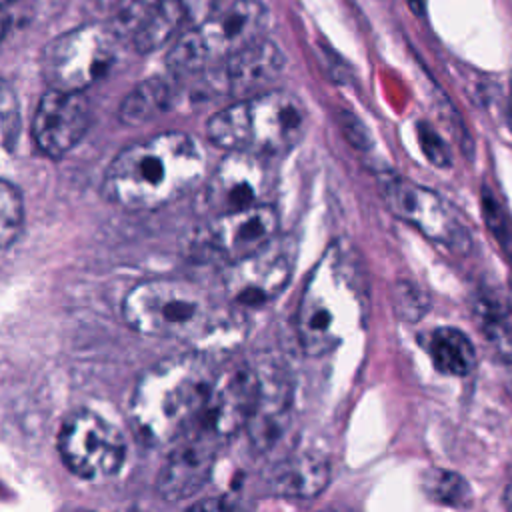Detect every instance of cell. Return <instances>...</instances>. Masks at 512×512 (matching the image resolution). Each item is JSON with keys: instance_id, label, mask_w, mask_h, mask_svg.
I'll list each match as a JSON object with an SVG mask.
<instances>
[{"instance_id": "8", "label": "cell", "mask_w": 512, "mask_h": 512, "mask_svg": "<svg viewBox=\"0 0 512 512\" xmlns=\"http://www.w3.org/2000/svg\"><path fill=\"white\" fill-rule=\"evenodd\" d=\"M58 452L64 466L84 480L114 476L126 460V440L116 424L102 414L78 408L58 432Z\"/></svg>"}, {"instance_id": "1", "label": "cell", "mask_w": 512, "mask_h": 512, "mask_svg": "<svg viewBox=\"0 0 512 512\" xmlns=\"http://www.w3.org/2000/svg\"><path fill=\"white\" fill-rule=\"evenodd\" d=\"M368 278L360 254L346 240L332 242L302 288L296 336L308 356H324L358 332L368 316Z\"/></svg>"}, {"instance_id": "28", "label": "cell", "mask_w": 512, "mask_h": 512, "mask_svg": "<svg viewBox=\"0 0 512 512\" xmlns=\"http://www.w3.org/2000/svg\"><path fill=\"white\" fill-rule=\"evenodd\" d=\"M502 502H504V506H506L508 510H512V482L506 486L504 496H502Z\"/></svg>"}, {"instance_id": "11", "label": "cell", "mask_w": 512, "mask_h": 512, "mask_svg": "<svg viewBox=\"0 0 512 512\" xmlns=\"http://www.w3.org/2000/svg\"><path fill=\"white\" fill-rule=\"evenodd\" d=\"M256 396V368L238 362L216 372L206 402L184 434H192L218 452L246 428Z\"/></svg>"}, {"instance_id": "2", "label": "cell", "mask_w": 512, "mask_h": 512, "mask_svg": "<svg viewBox=\"0 0 512 512\" xmlns=\"http://www.w3.org/2000/svg\"><path fill=\"white\" fill-rule=\"evenodd\" d=\"M206 170L202 144L186 132H160L122 148L110 162L102 192L126 210H154L196 188Z\"/></svg>"}, {"instance_id": "12", "label": "cell", "mask_w": 512, "mask_h": 512, "mask_svg": "<svg viewBox=\"0 0 512 512\" xmlns=\"http://www.w3.org/2000/svg\"><path fill=\"white\" fill-rule=\"evenodd\" d=\"M274 188L270 156L252 152H228L208 176L200 208L206 216L266 204Z\"/></svg>"}, {"instance_id": "29", "label": "cell", "mask_w": 512, "mask_h": 512, "mask_svg": "<svg viewBox=\"0 0 512 512\" xmlns=\"http://www.w3.org/2000/svg\"><path fill=\"white\" fill-rule=\"evenodd\" d=\"M6 24H8V20H6V14L0 10V40H2L4 32H6Z\"/></svg>"}, {"instance_id": "15", "label": "cell", "mask_w": 512, "mask_h": 512, "mask_svg": "<svg viewBox=\"0 0 512 512\" xmlns=\"http://www.w3.org/2000/svg\"><path fill=\"white\" fill-rule=\"evenodd\" d=\"M294 406V382L280 362L268 360L256 368V396L246 434L256 450L272 448L284 434Z\"/></svg>"}, {"instance_id": "22", "label": "cell", "mask_w": 512, "mask_h": 512, "mask_svg": "<svg viewBox=\"0 0 512 512\" xmlns=\"http://www.w3.org/2000/svg\"><path fill=\"white\" fill-rule=\"evenodd\" d=\"M20 132V104L10 82L0 78V170L14 154Z\"/></svg>"}, {"instance_id": "17", "label": "cell", "mask_w": 512, "mask_h": 512, "mask_svg": "<svg viewBox=\"0 0 512 512\" xmlns=\"http://www.w3.org/2000/svg\"><path fill=\"white\" fill-rule=\"evenodd\" d=\"M218 450L192 434H182L158 472V494L168 502L194 496L210 478Z\"/></svg>"}, {"instance_id": "25", "label": "cell", "mask_w": 512, "mask_h": 512, "mask_svg": "<svg viewBox=\"0 0 512 512\" xmlns=\"http://www.w3.org/2000/svg\"><path fill=\"white\" fill-rule=\"evenodd\" d=\"M158 0H116L112 4V18L110 28L118 38L132 36L142 26V22L148 18L152 8Z\"/></svg>"}, {"instance_id": "31", "label": "cell", "mask_w": 512, "mask_h": 512, "mask_svg": "<svg viewBox=\"0 0 512 512\" xmlns=\"http://www.w3.org/2000/svg\"><path fill=\"white\" fill-rule=\"evenodd\" d=\"M10 2H12V0H0V10H2L6 4H10Z\"/></svg>"}, {"instance_id": "4", "label": "cell", "mask_w": 512, "mask_h": 512, "mask_svg": "<svg viewBox=\"0 0 512 512\" xmlns=\"http://www.w3.org/2000/svg\"><path fill=\"white\" fill-rule=\"evenodd\" d=\"M306 122V106L296 94L268 88L218 110L208 120L206 134L228 152L278 156L300 142Z\"/></svg>"}, {"instance_id": "27", "label": "cell", "mask_w": 512, "mask_h": 512, "mask_svg": "<svg viewBox=\"0 0 512 512\" xmlns=\"http://www.w3.org/2000/svg\"><path fill=\"white\" fill-rule=\"evenodd\" d=\"M410 10L416 14V16H422L424 14V0H406Z\"/></svg>"}, {"instance_id": "13", "label": "cell", "mask_w": 512, "mask_h": 512, "mask_svg": "<svg viewBox=\"0 0 512 512\" xmlns=\"http://www.w3.org/2000/svg\"><path fill=\"white\" fill-rule=\"evenodd\" d=\"M278 230L280 214L266 202L208 216L194 236V248L210 260L232 264L264 246Z\"/></svg>"}, {"instance_id": "6", "label": "cell", "mask_w": 512, "mask_h": 512, "mask_svg": "<svg viewBox=\"0 0 512 512\" xmlns=\"http://www.w3.org/2000/svg\"><path fill=\"white\" fill-rule=\"evenodd\" d=\"M122 314L134 332L154 338L200 336L212 320L202 292L174 278L138 282L124 296Z\"/></svg>"}, {"instance_id": "14", "label": "cell", "mask_w": 512, "mask_h": 512, "mask_svg": "<svg viewBox=\"0 0 512 512\" xmlns=\"http://www.w3.org/2000/svg\"><path fill=\"white\" fill-rule=\"evenodd\" d=\"M88 122L90 106L84 92L48 88L34 112V144L44 156L58 160L82 140Z\"/></svg>"}, {"instance_id": "21", "label": "cell", "mask_w": 512, "mask_h": 512, "mask_svg": "<svg viewBox=\"0 0 512 512\" xmlns=\"http://www.w3.org/2000/svg\"><path fill=\"white\" fill-rule=\"evenodd\" d=\"M172 100V88L162 78L140 82L122 102L120 118L126 124H142L162 114Z\"/></svg>"}, {"instance_id": "30", "label": "cell", "mask_w": 512, "mask_h": 512, "mask_svg": "<svg viewBox=\"0 0 512 512\" xmlns=\"http://www.w3.org/2000/svg\"><path fill=\"white\" fill-rule=\"evenodd\" d=\"M508 116H510V126H512V76H510V96H508Z\"/></svg>"}, {"instance_id": "23", "label": "cell", "mask_w": 512, "mask_h": 512, "mask_svg": "<svg viewBox=\"0 0 512 512\" xmlns=\"http://www.w3.org/2000/svg\"><path fill=\"white\" fill-rule=\"evenodd\" d=\"M424 492L438 504L444 506H464L470 500L468 482L450 470L434 468L424 478Z\"/></svg>"}, {"instance_id": "9", "label": "cell", "mask_w": 512, "mask_h": 512, "mask_svg": "<svg viewBox=\"0 0 512 512\" xmlns=\"http://www.w3.org/2000/svg\"><path fill=\"white\" fill-rule=\"evenodd\" d=\"M296 256V238L278 232L252 254L226 264V272L222 276L226 300L242 310L266 306L290 282Z\"/></svg>"}, {"instance_id": "18", "label": "cell", "mask_w": 512, "mask_h": 512, "mask_svg": "<svg viewBox=\"0 0 512 512\" xmlns=\"http://www.w3.org/2000/svg\"><path fill=\"white\" fill-rule=\"evenodd\" d=\"M330 482V460L318 452H294L266 474V490L276 498L310 500Z\"/></svg>"}, {"instance_id": "7", "label": "cell", "mask_w": 512, "mask_h": 512, "mask_svg": "<svg viewBox=\"0 0 512 512\" xmlns=\"http://www.w3.org/2000/svg\"><path fill=\"white\" fill-rule=\"evenodd\" d=\"M118 36L104 24H82L56 36L42 52V76L48 88L84 92L116 60Z\"/></svg>"}, {"instance_id": "19", "label": "cell", "mask_w": 512, "mask_h": 512, "mask_svg": "<svg viewBox=\"0 0 512 512\" xmlns=\"http://www.w3.org/2000/svg\"><path fill=\"white\" fill-rule=\"evenodd\" d=\"M194 18L192 0H158L148 18L132 36L134 48L142 54L154 52L186 30Z\"/></svg>"}, {"instance_id": "10", "label": "cell", "mask_w": 512, "mask_h": 512, "mask_svg": "<svg viewBox=\"0 0 512 512\" xmlns=\"http://www.w3.org/2000/svg\"><path fill=\"white\" fill-rule=\"evenodd\" d=\"M380 196L396 218L408 222L432 242L460 254L470 250L472 238L462 216L432 188L402 176H386L380 182Z\"/></svg>"}, {"instance_id": "5", "label": "cell", "mask_w": 512, "mask_h": 512, "mask_svg": "<svg viewBox=\"0 0 512 512\" xmlns=\"http://www.w3.org/2000/svg\"><path fill=\"white\" fill-rule=\"evenodd\" d=\"M268 8L260 0H234L226 8L188 26L168 50L170 72L186 76L206 72L234 52L264 36Z\"/></svg>"}, {"instance_id": "3", "label": "cell", "mask_w": 512, "mask_h": 512, "mask_svg": "<svg viewBox=\"0 0 512 512\" xmlns=\"http://www.w3.org/2000/svg\"><path fill=\"white\" fill-rule=\"evenodd\" d=\"M216 370L206 352H184L152 364L136 382L128 414L134 434L148 446L176 442L196 420Z\"/></svg>"}, {"instance_id": "20", "label": "cell", "mask_w": 512, "mask_h": 512, "mask_svg": "<svg viewBox=\"0 0 512 512\" xmlns=\"http://www.w3.org/2000/svg\"><path fill=\"white\" fill-rule=\"evenodd\" d=\"M426 350L434 368L448 376H468L476 366L472 340L454 326L434 328L426 338Z\"/></svg>"}, {"instance_id": "26", "label": "cell", "mask_w": 512, "mask_h": 512, "mask_svg": "<svg viewBox=\"0 0 512 512\" xmlns=\"http://www.w3.org/2000/svg\"><path fill=\"white\" fill-rule=\"evenodd\" d=\"M394 308L396 314L406 322H416L428 312V296L420 286L412 282H400L394 288Z\"/></svg>"}, {"instance_id": "16", "label": "cell", "mask_w": 512, "mask_h": 512, "mask_svg": "<svg viewBox=\"0 0 512 512\" xmlns=\"http://www.w3.org/2000/svg\"><path fill=\"white\" fill-rule=\"evenodd\" d=\"M284 64V52L272 40L262 36L206 72H210V86L216 92L244 98L268 90V86L282 74Z\"/></svg>"}, {"instance_id": "24", "label": "cell", "mask_w": 512, "mask_h": 512, "mask_svg": "<svg viewBox=\"0 0 512 512\" xmlns=\"http://www.w3.org/2000/svg\"><path fill=\"white\" fill-rule=\"evenodd\" d=\"M24 224V202L20 190L0 178V248L10 246Z\"/></svg>"}]
</instances>
